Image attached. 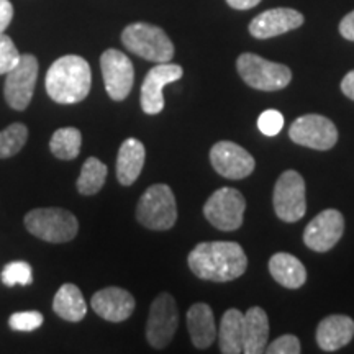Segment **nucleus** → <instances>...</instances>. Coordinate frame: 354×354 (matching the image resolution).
Instances as JSON below:
<instances>
[{
    "instance_id": "39448f33",
    "label": "nucleus",
    "mask_w": 354,
    "mask_h": 354,
    "mask_svg": "<svg viewBox=\"0 0 354 354\" xmlns=\"http://www.w3.org/2000/svg\"><path fill=\"white\" fill-rule=\"evenodd\" d=\"M236 69L248 86L264 92L281 91L292 81V71L284 64L272 63L254 53H243Z\"/></svg>"
},
{
    "instance_id": "a211bd4d",
    "label": "nucleus",
    "mask_w": 354,
    "mask_h": 354,
    "mask_svg": "<svg viewBox=\"0 0 354 354\" xmlns=\"http://www.w3.org/2000/svg\"><path fill=\"white\" fill-rule=\"evenodd\" d=\"M354 320L348 315H330L323 318L317 328V343L323 351H338L351 342Z\"/></svg>"
},
{
    "instance_id": "6ab92c4d",
    "label": "nucleus",
    "mask_w": 354,
    "mask_h": 354,
    "mask_svg": "<svg viewBox=\"0 0 354 354\" xmlns=\"http://www.w3.org/2000/svg\"><path fill=\"white\" fill-rule=\"evenodd\" d=\"M269 318L261 307H251L243 320V353L259 354L268 346Z\"/></svg>"
},
{
    "instance_id": "c85d7f7f",
    "label": "nucleus",
    "mask_w": 354,
    "mask_h": 354,
    "mask_svg": "<svg viewBox=\"0 0 354 354\" xmlns=\"http://www.w3.org/2000/svg\"><path fill=\"white\" fill-rule=\"evenodd\" d=\"M21 55L13 44L12 38L0 35V74H7L20 63Z\"/></svg>"
},
{
    "instance_id": "20e7f679",
    "label": "nucleus",
    "mask_w": 354,
    "mask_h": 354,
    "mask_svg": "<svg viewBox=\"0 0 354 354\" xmlns=\"http://www.w3.org/2000/svg\"><path fill=\"white\" fill-rule=\"evenodd\" d=\"M136 218L143 227L158 230V232H165L174 227L177 205L169 185L154 184L146 189L136 207Z\"/></svg>"
},
{
    "instance_id": "b1692460",
    "label": "nucleus",
    "mask_w": 354,
    "mask_h": 354,
    "mask_svg": "<svg viewBox=\"0 0 354 354\" xmlns=\"http://www.w3.org/2000/svg\"><path fill=\"white\" fill-rule=\"evenodd\" d=\"M243 320L245 313L238 308H230L223 313L218 328L220 351L223 354L243 353Z\"/></svg>"
},
{
    "instance_id": "f3484780",
    "label": "nucleus",
    "mask_w": 354,
    "mask_h": 354,
    "mask_svg": "<svg viewBox=\"0 0 354 354\" xmlns=\"http://www.w3.org/2000/svg\"><path fill=\"white\" fill-rule=\"evenodd\" d=\"M91 305L97 315L104 320L120 323L131 317L133 310H135V299L130 292L122 287H105V289L95 292Z\"/></svg>"
},
{
    "instance_id": "a878e982",
    "label": "nucleus",
    "mask_w": 354,
    "mask_h": 354,
    "mask_svg": "<svg viewBox=\"0 0 354 354\" xmlns=\"http://www.w3.org/2000/svg\"><path fill=\"white\" fill-rule=\"evenodd\" d=\"M107 179V166L97 158H88L84 162L81 176L77 179V190L82 196H94L104 187Z\"/></svg>"
},
{
    "instance_id": "4468645a",
    "label": "nucleus",
    "mask_w": 354,
    "mask_h": 354,
    "mask_svg": "<svg viewBox=\"0 0 354 354\" xmlns=\"http://www.w3.org/2000/svg\"><path fill=\"white\" fill-rule=\"evenodd\" d=\"M184 76V69L179 64L158 63L146 74L141 86V109L148 115H158L165 109L162 88L179 81Z\"/></svg>"
},
{
    "instance_id": "c756f323",
    "label": "nucleus",
    "mask_w": 354,
    "mask_h": 354,
    "mask_svg": "<svg viewBox=\"0 0 354 354\" xmlns=\"http://www.w3.org/2000/svg\"><path fill=\"white\" fill-rule=\"evenodd\" d=\"M8 325H10L12 330L28 333V331L38 330L43 325V315L39 312H35V310H30V312H17L10 317Z\"/></svg>"
},
{
    "instance_id": "1a4fd4ad",
    "label": "nucleus",
    "mask_w": 354,
    "mask_h": 354,
    "mask_svg": "<svg viewBox=\"0 0 354 354\" xmlns=\"http://www.w3.org/2000/svg\"><path fill=\"white\" fill-rule=\"evenodd\" d=\"M289 138L305 148L326 151L338 141V130L330 118L323 115L308 113L299 117L289 128Z\"/></svg>"
},
{
    "instance_id": "f03ea898",
    "label": "nucleus",
    "mask_w": 354,
    "mask_h": 354,
    "mask_svg": "<svg viewBox=\"0 0 354 354\" xmlns=\"http://www.w3.org/2000/svg\"><path fill=\"white\" fill-rule=\"evenodd\" d=\"M44 84L48 95L57 104H77L91 92V66L81 56H63L48 69Z\"/></svg>"
},
{
    "instance_id": "bb28decb",
    "label": "nucleus",
    "mask_w": 354,
    "mask_h": 354,
    "mask_svg": "<svg viewBox=\"0 0 354 354\" xmlns=\"http://www.w3.org/2000/svg\"><path fill=\"white\" fill-rule=\"evenodd\" d=\"M28 138V130L24 123H12L0 131V159L15 156L24 148Z\"/></svg>"
},
{
    "instance_id": "423d86ee",
    "label": "nucleus",
    "mask_w": 354,
    "mask_h": 354,
    "mask_svg": "<svg viewBox=\"0 0 354 354\" xmlns=\"http://www.w3.org/2000/svg\"><path fill=\"white\" fill-rule=\"evenodd\" d=\"M25 227L43 241L66 243L77 234L79 221L64 209H35L25 215Z\"/></svg>"
},
{
    "instance_id": "2eb2a0df",
    "label": "nucleus",
    "mask_w": 354,
    "mask_h": 354,
    "mask_svg": "<svg viewBox=\"0 0 354 354\" xmlns=\"http://www.w3.org/2000/svg\"><path fill=\"white\" fill-rule=\"evenodd\" d=\"M210 162L227 179H245L254 171L256 161L250 151L233 141H218L210 149Z\"/></svg>"
},
{
    "instance_id": "9d476101",
    "label": "nucleus",
    "mask_w": 354,
    "mask_h": 354,
    "mask_svg": "<svg viewBox=\"0 0 354 354\" xmlns=\"http://www.w3.org/2000/svg\"><path fill=\"white\" fill-rule=\"evenodd\" d=\"M177 325H179V312L174 297L166 292L158 295L149 308L148 325H146L148 343L156 349L166 348L174 338Z\"/></svg>"
},
{
    "instance_id": "6e6552de",
    "label": "nucleus",
    "mask_w": 354,
    "mask_h": 354,
    "mask_svg": "<svg viewBox=\"0 0 354 354\" xmlns=\"http://www.w3.org/2000/svg\"><path fill=\"white\" fill-rule=\"evenodd\" d=\"M274 212L282 221L294 223L304 218L307 212L305 202V180L297 171L289 169L279 176L274 185Z\"/></svg>"
},
{
    "instance_id": "4be33fe9",
    "label": "nucleus",
    "mask_w": 354,
    "mask_h": 354,
    "mask_svg": "<svg viewBox=\"0 0 354 354\" xmlns=\"http://www.w3.org/2000/svg\"><path fill=\"white\" fill-rule=\"evenodd\" d=\"M269 272L286 289H299L307 281V269L289 253H276L269 259Z\"/></svg>"
},
{
    "instance_id": "f8f14e48",
    "label": "nucleus",
    "mask_w": 354,
    "mask_h": 354,
    "mask_svg": "<svg viewBox=\"0 0 354 354\" xmlns=\"http://www.w3.org/2000/svg\"><path fill=\"white\" fill-rule=\"evenodd\" d=\"M100 68L110 99L125 100L135 82V69L130 57L118 50H107L100 56Z\"/></svg>"
},
{
    "instance_id": "412c9836",
    "label": "nucleus",
    "mask_w": 354,
    "mask_h": 354,
    "mask_svg": "<svg viewBox=\"0 0 354 354\" xmlns=\"http://www.w3.org/2000/svg\"><path fill=\"white\" fill-rule=\"evenodd\" d=\"M146 159L145 145L136 138H128L122 143L117 156V179L122 185L136 183L143 171Z\"/></svg>"
},
{
    "instance_id": "7c9ffc66",
    "label": "nucleus",
    "mask_w": 354,
    "mask_h": 354,
    "mask_svg": "<svg viewBox=\"0 0 354 354\" xmlns=\"http://www.w3.org/2000/svg\"><path fill=\"white\" fill-rule=\"evenodd\" d=\"M258 128L264 136H276L284 128V115L279 110H266L259 115Z\"/></svg>"
},
{
    "instance_id": "473e14b6",
    "label": "nucleus",
    "mask_w": 354,
    "mask_h": 354,
    "mask_svg": "<svg viewBox=\"0 0 354 354\" xmlns=\"http://www.w3.org/2000/svg\"><path fill=\"white\" fill-rule=\"evenodd\" d=\"M13 19V6L8 0H0V35L7 30Z\"/></svg>"
},
{
    "instance_id": "7ed1b4c3",
    "label": "nucleus",
    "mask_w": 354,
    "mask_h": 354,
    "mask_svg": "<svg viewBox=\"0 0 354 354\" xmlns=\"http://www.w3.org/2000/svg\"><path fill=\"white\" fill-rule=\"evenodd\" d=\"M122 43L133 55L156 64L169 63L174 56V44L165 30L145 21L128 25L122 33Z\"/></svg>"
},
{
    "instance_id": "5701e85b",
    "label": "nucleus",
    "mask_w": 354,
    "mask_h": 354,
    "mask_svg": "<svg viewBox=\"0 0 354 354\" xmlns=\"http://www.w3.org/2000/svg\"><path fill=\"white\" fill-rule=\"evenodd\" d=\"M53 310L66 322H81L87 315V304L77 286L64 284L56 292Z\"/></svg>"
},
{
    "instance_id": "cd10ccee",
    "label": "nucleus",
    "mask_w": 354,
    "mask_h": 354,
    "mask_svg": "<svg viewBox=\"0 0 354 354\" xmlns=\"http://www.w3.org/2000/svg\"><path fill=\"white\" fill-rule=\"evenodd\" d=\"M2 282L7 287H13L17 284L20 286H30L33 282V272L32 266L25 261H13L8 263L2 271Z\"/></svg>"
},
{
    "instance_id": "c9c22d12",
    "label": "nucleus",
    "mask_w": 354,
    "mask_h": 354,
    "mask_svg": "<svg viewBox=\"0 0 354 354\" xmlns=\"http://www.w3.org/2000/svg\"><path fill=\"white\" fill-rule=\"evenodd\" d=\"M261 0H227V3L232 8H236V10H250L258 6Z\"/></svg>"
},
{
    "instance_id": "0eeeda50",
    "label": "nucleus",
    "mask_w": 354,
    "mask_h": 354,
    "mask_svg": "<svg viewBox=\"0 0 354 354\" xmlns=\"http://www.w3.org/2000/svg\"><path fill=\"white\" fill-rule=\"evenodd\" d=\"M246 210V201L240 190L221 187L212 194L203 205V215L221 232H233L243 225V215Z\"/></svg>"
},
{
    "instance_id": "f704fd0d",
    "label": "nucleus",
    "mask_w": 354,
    "mask_h": 354,
    "mask_svg": "<svg viewBox=\"0 0 354 354\" xmlns=\"http://www.w3.org/2000/svg\"><path fill=\"white\" fill-rule=\"evenodd\" d=\"M342 92L348 99L354 100V71H349L342 81Z\"/></svg>"
},
{
    "instance_id": "dca6fc26",
    "label": "nucleus",
    "mask_w": 354,
    "mask_h": 354,
    "mask_svg": "<svg viewBox=\"0 0 354 354\" xmlns=\"http://www.w3.org/2000/svg\"><path fill=\"white\" fill-rule=\"evenodd\" d=\"M304 25V15L294 8H271L259 13L250 24V33L258 39L284 35Z\"/></svg>"
},
{
    "instance_id": "ddd939ff",
    "label": "nucleus",
    "mask_w": 354,
    "mask_h": 354,
    "mask_svg": "<svg viewBox=\"0 0 354 354\" xmlns=\"http://www.w3.org/2000/svg\"><path fill=\"white\" fill-rule=\"evenodd\" d=\"M344 232V218L342 212L335 209H326L318 214L305 227L304 243L317 253H326L336 243L342 240Z\"/></svg>"
},
{
    "instance_id": "9b49d317",
    "label": "nucleus",
    "mask_w": 354,
    "mask_h": 354,
    "mask_svg": "<svg viewBox=\"0 0 354 354\" xmlns=\"http://www.w3.org/2000/svg\"><path fill=\"white\" fill-rule=\"evenodd\" d=\"M38 71L37 57L33 55H24L20 57V63L10 73H7L3 95L13 110H25L30 105L37 86Z\"/></svg>"
},
{
    "instance_id": "2f4dec72",
    "label": "nucleus",
    "mask_w": 354,
    "mask_h": 354,
    "mask_svg": "<svg viewBox=\"0 0 354 354\" xmlns=\"http://www.w3.org/2000/svg\"><path fill=\"white\" fill-rule=\"evenodd\" d=\"M300 342L297 336L294 335H282L277 339H274L271 344H268L264 353L268 354H299L300 353Z\"/></svg>"
},
{
    "instance_id": "72a5a7b5",
    "label": "nucleus",
    "mask_w": 354,
    "mask_h": 354,
    "mask_svg": "<svg viewBox=\"0 0 354 354\" xmlns=\"http://www.w3.org/2000/svg\"><path fill=\"white\" fill-rule=\"evenodd\" d=\"M339 33L343 38L354 41V10L349 12L344 19L339 21Z\"/></svg>"
},
{
    "instance_id": "393cba45",
    "label": "nucleus",
    "mask_w": 354,
    "mask_h": 354,
    "mask_svg": "<svg viewBox=\"0 0 354 354\" xmlns=\"http://www.w3.org/2000/svg\"><path fill=\"white\" fill-rule=\"evenodd\" d=\"M81 131L74 127H66L55 131V135H53L51 138L50 148L51 153L55 154L56 158L69 161V159L77 158L79 151H81Z\"/></svg>"
},
{
    "instance_id": "f257e3e1",
    "label": "nucleus",
    "mask_w": 354,
    "mask_h": 354,
    "mask_svg": "<svg viewBox=\"0 0 354 354\" xmlns=\"http://www.w3.org/2000/svg\"><path fill=\"white\" fill-rule=\"evenodd\" d=\"M187 263L198 279L212 282L234 281L248 268L245 251L234 241L201 243L190 251Z\"/></svg>"
},
{
    "instance_id": "aec40b11",
    "label": "nucleus",
    "mask_w": 354,
    "mask_h": 354,
    "mask_svg": "<svg viewBox=\"0 0 354 354\" xmlns=\"http://www.w3.org/2000/svg\"><path fill=\"white\" fill-rule=\"evenodd\" d=\"M187 330L192 344L205 349L214 344L216 338V325L214 312L207 304H194L187 312Z\"/></svg>"
}]
</instances>
